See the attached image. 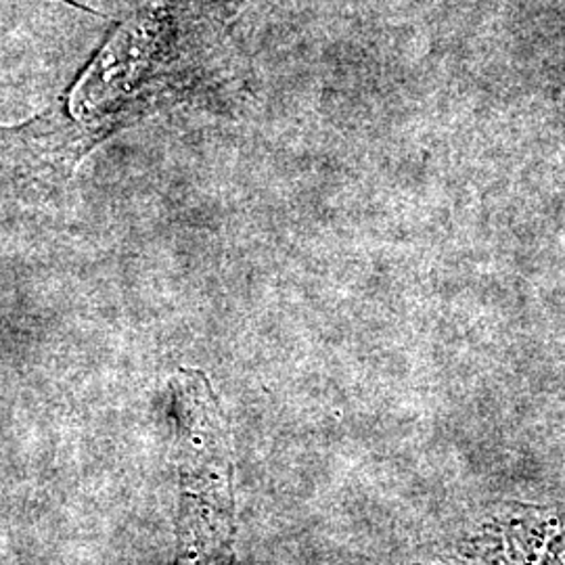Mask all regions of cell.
I'll return each mask as SVG.
<instances>
[{
	"label": "cell",
	"mask_w": 565,
	"mask_h": 565,
	"mask_svg": "<svg viewBox=\"0 0 565 565\" xmlns=\"http://www.w3.org/2000/svg\"><path fill=\"white\" fill-rule=\"evenodd\" d=\"M450 548L445 565H565V511L497 505Z\"/></svg>",
	"instance_id": "7a4b0ae2"
},
{
	"label": "cell",
	"mask_w": 565,
	"mask_h": 565,
	"mask_svg": "<svg viewBox=\"0 0 565 565\" xmlns=\"http://www.w3.org/2000/svg\"><path fill=\"white\" fill-rule=\"evenodd\" d=\"M179 424V565H228L233 555V465L228 434L212 390L198 371L172 382Z\"/></svg>",
	"instance_id": "6da1fadb"
}]
</instances>
